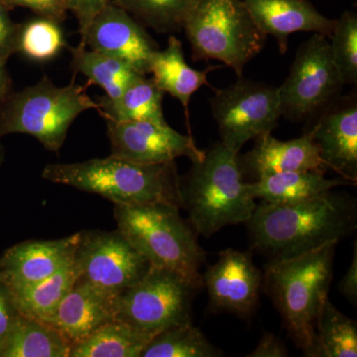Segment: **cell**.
I'll list each match as a JSON object with an SVG mask.
<instances>
[{
	"instance_id": "6da1fadb",
	"label": "cell",
	"mask_w": 357,
	"mask_h": 357,
	"mask_svg": "<svg viewBox=\"0 0 357 357\" xmlns=\"http://www.w3.org/2000/svg\"><path fill=\"white\" fill-rule=\"evenodd\" d=\"M356 199L330 191L299 203L262 202L246 225L251 248L273 260L340 243L356 230Z\"/></svg>"
},
{
	"instance_id": "7a4b0ae2",
	"label": "cell",
	"mask_w": 357,
	"mask_h": 357,
	"mask_svg": "<svg viewBox=\"0 0 357 357\" xmlns=\"http://www.w3.org/2000/svg\"><path fill=\"white\" fill-rule=\"evenodd\" d=\"M180 177V206L195 231L210 237L229 225L246 223L256 208L238 162V153L217 142Z\"/></svg>"
},
{
	"instance_id": "3957f363",
	"label": "cell",
	"mask_w": 357,
	"mask_h": 357,
	"mask_svg": "<svg viewBox=\"0 0 357 357\" xmlns=\"http://www.w3.org/2000/svg\"><path fill=\"white\" fill-rule=\"evenodd\" d=\"M337 244L330 241L302 255L270 260L265 266V290L305 356L311 351L317 319L328 299Z\"/></svg>"
},
{
	"instance_id": "277c9868",
	"label": "cell",
	"mask_w": 357,
	"mask_h": 357,
	"mask_svg": "<svg viewBox=\"0 0 357 357\" xmlns=\"http://www.w3.org/2000/svg\"><path fill=\"white\" fill-rule=\"evenodd\" d=\"M42 178L98 195L114 204L163 202L180 206V176L175 161L139 164L110 155L75 163L45 166Z\"/></svg>"
},
{
	"instance_id": "5b68a950",
	"label": "cell",
	"mask_w": 357,
	"mask_h": 357,
	"mask_svg": "<svg viewBox=\"0 0 357 357\" xmlns=\"http://www.w3.org/2000/svg\"><path fill=\"white\" fill-rule=\"evenodd\" d=\"M114 206L117 230L151 266L203 281L199 269L206 252L178 206L163 202Z\"/></svg>"
},
{
	"instance_id": "8992f818",
	"label": "cell",
	"mask_w": 357,
	"mask_h": 357,
	"mask_svg": "<svg viewBox=\"0 0 357 357\" xmlns=\"http://www.w3.org/2000/svg\"><path fill=\"white\" fill-rule=\"evenodd\" d=\"M86 88L74 82L58 86L43 77L38 83L11 91L0 105V138L8 134L33 136L47 150L59 152L79 115L98 109Z\"/></svg>"
},
{
	"instance_id": "52a82bcc",
	"label": "cell",
	"mask_w": 357,
	"mask_h": 357,
	"mask_svg": "<svg viewBox=\"0 0 357 357\" xmlns=\"http://www.w3.org/2000/svg\"><path fill=\"white\" fill-rule=\"evenodd\" d=\"M183 30L192 61H220L243 77L244 67L264 46L243 0H194Z\"/></svg>"
},
{
	"instance_id": "ba28073f",
	"label": "cell",
	"mask_w": 357,
	"mask_h": 357,
	"mask_svg": "<svg viewBox=\"0 0 357 357\" xmlns=\"http://www.w3.org/2000/svg\"><path fill=\"white\" fill-rule=\"evenodd\" d=\"M203 281L174 270L151 266L137 283L114 297V319L157 335L192 323V306Z\"/></svg>"
},
{
	"instance_id": "9c48e42d",
	"label": "cell",
	"mask_w": 357,
	"mask_h": 357,
	"mask_svg": "<svg viewBox=\"0 0 357 357\" xmlns=\"http://www.w3.org/2000/svg\"><path fill=\"white\" fill-rule=\"evenodd\" d=\"M211 109L220 142L237 153L248 141L271 133L282 115L278 88L243 77L215 91Z\"/></svg>"
},
{
	"instance_id": "30bf717a",
	"label": "cell",
	"mask_w": 357,
	"mask_h": 357,
	"mask_svg": "<svg viewBox=\"0 0 357 357\" xmlns=\"http://www.w3.org/2000/svg\"><path fill=\"white\" fill-rule=\"evenodd\" d=\"M73 266L76 281L114 298L139 282L151 268L117 229L79 232Z\"/></svg>"
},
{
	"instance_id": "8fae6325",
	"label": "cell",
	"mask_w": 357,
	"mask_h": 357,
	"mask_svg": "<svg viewBox=\"0 0 357 357\" xmlns=\"http://www.w3.org/2000/svg\"><path fill=\"white\" fill-rule=\"evenodd\" d=\"M342 86L330 40L314 33L298 49L289 76L278 88L282 115L304 119L332 102Z\"/></svg>"
},
{
	"instance_id": "7c38bea8",
	"label": "cell",
	"mask_w": 357,
	"mask_h": 357,
	"mask_svg": "<svg viewBox=\"0 0 357 357\" xmlns=\"http://www.w3.org/2000/svg\"><path fill=\"white\" fill-rule=\"evenodd\" d=\"M112 156L139 164H164L187 157L204 158V150L192 135L176 131L168 123L151 121H105Z\"/></svg>"
},
{
	"instance_id": "4fadbf2b",
	"label": "cell",
	"mask_w": 357,
	"mask_h": 357,
	"mask_svg": "<svg viewBox=\"0 0 357 357\" xmlns=\"http://www.w3.org/2000/svg\"><path fill=\"white\" fill-rule=\"evenodd\" d=\"M79 43L114 56L141 76L150 74L152 58L160 49L144 26L112 1L96 16Z\"/></svg>"
},
{
	"instance_id": "5bb4252c",
	"label": "cell",
	"mask_w": 357,
	"mask_h": 357,
	"mask_svg": "<svg viewBox=\"0 0 357 357\" xmlns=\"http://www.w3.org/2000/svg\"><path fill=\"white\" fill-rule=\"evenodd\" d=\"M202 277L213 309L250 318L259 301L263 274L248 253L225 249Z\"/></svg>"
},
{
	"instance_id": "9a60e30c",
	"label": "cell",
	"mask_w": 357,
	"mask_h": 357,
	"mask_svg": "<svg viewBox=\"0 0 357 357\" xmlns=\"http://www.w3.org/2000/svg\"><path fill=\"white\" fill-rule=\"evenodd\" d=\"M79 232L54 241H26L7 249L0 257V280L10 291L49 278L74 259Z\"/></svg>"
},
{
	"instance_id": "2e32d148",
	"label": "cell",
	"mask_w": 357,
	"mask_h": 357,
	"mask_svg": "<svg viewBox=\"0 0 357 357\" xmlns=\"http://www.w3.org/2000/svg\"><path fill=\"white\" fill-rule=\"evenodd\" d=\"M255 25L277 40L281 54L288 49V38L296 32L332 36L337 20L323 15L309 0H243Z\"/></svg>"
},
{
	"instance_id": "e0dca14e",
	"label": "cell",
	"mask_w": 357,
	"mask_h": 357,
	"mask_svg": "<svg viewBox=\"0 0 357 357\" xmlns=\"http://www.w3.org/2000/svg\"><path fill=\"white\" fill-rule=\"evenodd\" d=\"M326 168L351 184L357 182V103L356 98L328 110L311 129Z\"/></svg>"
},
{
	"instance_id": "ac0fdd59",
	"label": "cell",
	"mask_w": 357,
	"mask_h": 357,
	"mask_svg": "<svg viewBox=\"0 0 357 357\" xmlns=\"http://www.w3.org/2000/svg\"><path fill=\"white\" fill-rule=\"evenodd\" d=\"M255 146L238 162L243 174H250L255 180L271 174L289 171L324 172L326 167L319 157L312 131L296 139L281 141L271 133L263 134L255 140Z\"/></svg>"
},
{
	"instance_id": "d6986e66",
	"label": "cell",
	"mask_w": 357,
	"mask_h": 357,
	"mask_svg": "<svg viewBox=\"0 0 357 357\" xmlns=\"http://www.w3.org/2000/svg\"><path fill=\"white\" fill-rule=\"evenodd\" d=\"M114 321V298L76 281L55 312L45 319L70 347Z\"/></svg>"
},
{
	"instance_id": "ffe728a7",
	"label": "cell",
	"mask_w": 357,
	"mask_h": 357,
	"mask_svg": "<svg viewBox=\"0 0 357 357\" xmlns=\"http://www.w3.org/2000/svg\"><path fill=\"white\" fill-rule=\"evenodd\" d=\"M218 67H211L204 70L192 69L185 62L182 43L171 35L168 45L164 50L154 54L150 65V74L153 75L154 83L164 93H169L182 103L190 129L189 105L192 96L202 86H208L206 75Z\"/></svg>"
},
{
	"instance_id": "44dd1931",
	"label": "cell",
	"mask_w": 357,
	"mask_h": 357,
	"mask_svg": "<svg viewBox=\"0 0 357 357\" xmlns=\"http://www.w3.org/2000/svg\"><path fill=\"white\" fill-rule=\"evenodd\" d=\"M352 185L342 178H328L317 171H289L262 176L248 183L253 199L270 204H294L333 191L340 185Z\"/></svg>"
},
{
	"instance_id": "7402d4cb",
	"label": "cell",
	"mask_w": 357,
	"mask_h": 357,
	"mask_svg": "<svg viewBox=\"0 0 357 357\" xmlns=\"http://www.w3.org/2000/svg\"><path fill=\"white\" fill-rule=\"evenodd\" d=\"M164 93L153 79L141 77L119 98L100 96L98 110L105 121H151L167 123L163 112Z\"/></svg>"
},
{
	"instance_id": "603a6c76",
	"label": "cell",
	"mask_w": 357,
	"mask_h": 357,
	"mask_svg": "<svg viewBox=\"0 0 357 357\" xmlns=\"http://www.w3.org/2000/svg\"><path fill=\"white\" fill-rule=\"evenodd\" d=\"M70 52L72 54L70 66L75 72L86 77L89 84L102 88L109 98H119L134 82L141 77H146L141 76L114 56L88 49L84 44L70 47Z\"/></svg>"
},
{
	"instance_id": "cb8c5ba5",
	"label": "cell",
	"mask_w": 357,
	"mask_h": 357,
	"mask_svg": "<svg viewBox=\"0 0 357 357\" xmlns=\"http://www.w3.org/2000/svg\"><path fill=\"white\" fill-rule=\"evenodd\" d=\"M152 337L149 333L114 319L72 345L69 357H141Z\"/></svg>"
},
{
	"instance_id": "d4e9b609",
	"label": "cell",
	"mask_w": 357,
	"mask_h": 357,
	"mask_svg": "<svg viewBox=\"0 0 357 357\" xmlns=\"http://www.w3.org/2000/svg\"><path fill=\"white\" fill-rule=\"evenodd\" d=\"M70 345L48 324L20 314L0 357H69Z\"/></svg>"
},
{
	"instance_id": "484cf974",
	"label": "cell",
	"mask_w": 357,
	"mask_h": 357,
	"mask_svg": "<svg viewBox=\"0 0 357 357\" xmlns=\"http://www.w3.org/2000/svg\"><path fill=\"white\" fill-rule=\"evenodd\" d=\"M307 356H357L356 321L342 314L330 299L326 301L319 312L314 344Z\"/></svg>"
},
{
	"instance_id": "4316f807",
	"label": "cell",
	"mask_w": 357,
	"mask_h": 357,
	"mask_svg": "<svg viewBox=\"0 0 357 357\" xmlns=\"http://www.w3.org/2000/svg\"><path fill=\"white\" fill-rule=\"evenodd\" d=\"M76 282L73 262L49 278L20 290L10 291L18 312L43 321L55 312Z\"/></svg>"
},
{
	"instance_id": "83f0119b",
	"label": "cell",
	"mask_w": 357,
	"mask_h": 357,
	"mask_svg": "<svg viewBox=\"0 0 357 357\" xmlns=\"http://www.w3.org/2000/svg\"><path fill=\"white\" fill-rule=\"evenodd\" d=\"M222 352L192 323L162 331L148 342L141 357H218Z\"/></svg>"
},
{
	"instance_id": "f1b7e54d",
	"label": "cell",
	"mask_w": 357,
	"mask_h": 357,
	"mask_svg": "<svg viewBox=\"0 0 357 357\" xmlns=\"http://www.w3.org/2000/svg\"><path fill=\"white\" fill-rule=\"evenodd\" d=\"M145 27L163 34L183 30L194 0H112Z\"/></svg>"
},
{
	"instance_id": "f546056e",
	"label": "cell",
	"mask_w": 357,
	"mask_h": 357,
	"mask_svg": "<svg viewBox=\"0 0 357 357\" xmlns=\"http://www.w3.org/2000/svg\"><path fill=\"white\" fill-rule=\"evenodd\" d=\"M61 23L37 17L20 24L16 53L36 62H46L57 57L66 47Z\"/></svg>"
},
{
	"instance_id": "4dcf8cb0",
	"label": "cell",
	"mask_w": 357,
	"mask_h": 357,
	"mask_svg": "<svg viewBox=\"0 0 357 357\" xmlns=\"http://www.w3.org/2000/svg\"><path fill=\"white\" fill-rule=\"evenodd\" d=\"M330 40L331 51L342 83H357V15L345 11L337 21Z\"/></svg>"
},
{
	"instance_id": "1f68e13d",
	"label": "cell",
	"mask_w": 357,
	"mask_h": 357,
	"mask_svg": "<svg viewBox=\"0 0 357 357\" xmlns=\"http://www.w3.org/2000/svg\"><path fill=\"white\" fill-rule=\"evenodd\" d=\"M13 10L15 7L30 9L39 17L48 18L59 23L67 20V0H3Z\"/></svg>"
},
{
	"instance_id": "d6a6232c",
	"label": "cell",
	"mask_w": 357,
	"mask_h": 357,
	"mask_svg": "<svg viewBox=\"0 0 357 357\" xmlns=\"http://www.w3.org/2000/svg\"><path fill=\"white\" fill-rule=\"evenodd\" d=\"M11 9L0 0V64H7L9 58L16 53L18 28L10 15Z\"/></svg>"
},
{
	"instance_id": "836d02e7",
	"label": "cell",
	"mask_w": 357,
	"mask_h": 357,
	"mask_svg": "<svg viewBox=\"0 0 357 357\" xmlns=\"http://www.w3.org/2000/svg\"><path fill=\"white\" fill-rule=\"evenodd\" d=\"M112 0H67L68 11L74 14L79 23L81 40L84 38L89 25L96 15Z\"/></svg>"
},
{
	"instance_id": "e575fe53",
	"label": "cell",
	"mask_w": 357,
	"mask_h": 357,
	"mask_svg": "<svg viewBox=\"0 0 357 357\" xmlns=\"http://www.w3.org/2000/svg\"><path fill=\"white\" fill-rule=\"evenodd\" d=\"M8 287L0 280V349L6 342L20 317Z\"/></svg>"
},
{
	"instance_id": "d590c367",
	"label": "cell",
	"mask_w": 357,
	"mask_h": 357,
	"mask_svg": "<svg viewBox=\"0 0 357 357\" xmlns=\"http://www.w3.org/2000/svg\"><path fill=\"white\" fill-rule=\"evenodd\" d=\"M287 347L273 333H265L248 357H287Z\"/></svg>"
},
{
	"instance_id": "8d00e7d4",
	"label": "cell",
	"mask_w": 357,
	"mask_h": 357,
	"mask_svg": "<svg viewBox=\"0 0 357 357\" xmlns=\"http://www.w3.org/2000/svg\"><path fill=\"white\" fill-rule=\"evenodd\" d=\"M340 291L352 305L357 304V241L354 243V253L349 269L340 283Z\"/></svg>"
},
{
	"instance_id": "74e56055",
	"label": "cell",
	"mask_w": 357,
	"mask_h": 357,
	"mask_svg": "<svg viewBox=\"0 0 357 357\" xmlns=\"http://www.w3.org/2000/svg\"><path fill=\"white\" fill-rule=\"evenodd\" d=\"M11 91V77L7 72L6 65L0 64V105Z\"/></svg>"
},
{
	"instance_id": "f35d334b",
	"label": "cell",
	"mask_w": 357,
	"mask_h": 357,
	"mask_svg": "<svg viewBox=\"0 0 357 357\" xmlns=\"http://www.w3.org/2000/svg\"><path fill=\"white\" fill-rule=\"evenodd\" d=\"M4 157H6V153H4L3 146H2L1 143H0V167L3 164Z\"/></svg>"
}]
</instances>
